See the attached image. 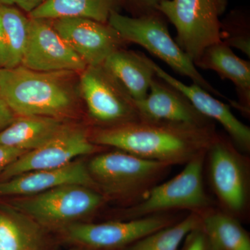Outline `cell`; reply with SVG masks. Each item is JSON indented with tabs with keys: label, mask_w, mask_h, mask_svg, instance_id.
Returning a JSON list of instances; mask_svg holds the SVG:
<instances>
[{
	"label": "cell",
	"mask_w": 250,
	"mask_h": 250,
	"mask_svg": "<svg viewBox=\"0 0 250 250\" xmlns=\"http://www.w3.org/2000/svg\"><path fill=\"white\" fill-rule=\"evenodd\" d=\"M219 134L214 124L194 126L139 121L98 127L90 134L94 144L111 147L149 160L173 166L205 154Z\"/></svg>",
	"instance_id": "cell-1"
},
{
	"label": "cell",
	"mask_w": 250,
	"mask_h": 250,
	"mask_svg": "<svg viewBox=\"0 0 250 250\" xmlns=\"http://www.w3.org/2000/svg\"><path fill=\"white\" fill-rule=\"evenodd\" d=\"M0 97L16 116L67 121L82 102L80 73L36 71L22 65L0 68Z\"/></svg>",
	"instance_id": "cell-2"
},
{
	"label": "cell",
	"mask_w": 250,
	"mask_h": 250,
	"mask_svg": "<svg viewBox=\"0 0 250 250\" xmlns=\"http://www.w3.org/2000/svg\"><path fill=\"white\" fill-rule=\"evenodd\" d=\"M167 21L159 11L133 17L125 16L120 11L112 13L108 23L126 43L143 47L155 56L179 75L188 77L192 83L200 85L206 91L227 99L231 105L233 100L215 89L197 70L194 62L172 39Z\"/></svg>",
	"instance_id": "cell-3"
},
{
	"label": "cell",
	"mask_w": 250,
	"mask_h": 250,
	"mask_svg": "<svg viewBox=\"0 0 250 250\" xmlns=\"http://www.w3.org/2000/svg\"><path fill=\"white\" fill-rule=\"evenodd\" d=\"M172 167L118 150L102 153L87 167L99 191L106 197L139 201Z\"/></svg>",
	"instance_id": "cell-4"
},
{
	"label": "cell",
	"mask_w": 250,
	"mask_h": 250,
	"mask_svg": "<svg viewBox=\"0 0 250 250\" xmlns=\"http://www.w3.org/2000/svg\"><path fill=\"white\" fill-rule=\"evenodd\" d=\"M98 190L82 185H65L47 191L18 197L11 204L45 229H59L91 215L104 202Z\"/></svg>",
	"instance_id": "cell-5"
},
{
	"label": "cell",
	"mask_w": 250,
	"mask_h": 250,
	"mask_svg": "<svg viewBox=\"0 0 250 250\" xmlns=\"http://www.w3.org/2000/svg\"><path fill=\"white\" fill-rule=\"evenodd\" d=\"M228 0H165L160 11L175 28L177 45L192 62L208 46L221 41V16Z\"/></svg>",
	"instance_id": "cell-6"
},
{
	"label": "cell",
	"mask_w": 250,
	"mask_h": 250,
	"mask_svg": "<svg viewBox=\"0 0 250 250\" xmlns=\"http://www.w3.org/2000/svg\"><path fill=\"white\" fill-rule=\"evenodd\" d=\"M206 154L195 156L173 178L156 184L148 190L128 210L127 220L174 210H188L190 213H202L211 208V200L204 186Z\"/></svg>",
	"instance_id": "cell-7"
},
{
	"label": "cell",
	"mask_w": 250,
	"mask_h": 250,
	"mask_svg": "<svg viewBox=\"0 0 250 250\" xmlns=\"http://www.w3.org/2000/svg\"><path fill=\"white\" fill-rule=\"evenodd\" d=\"M80 88L88 115L101 127L141 120L134 99L103 65L81 72Z\"/></svg>",
	"instance_id": "cell-8"
},
{
	"label": "cell",
	"mask_w": 250,
	"mask_h": 250,
	"mask_svg": "<svg viewBox=\"0 0 250 250\" xmlns=\"http://www.w3.org/2000/svg\"><path fill=\"white\" fill-rule=\"evenodd\" d=\"M169 213H160L101 223H76L60 230L64 241L91 250H121L143 237L176 223Z\"/></svg>",
	"instance_id": "cell-9"
},
{
	"label": "cell",
	"mask_w": 250,
	"mask_h": 250,
	"mask_svg": "<svg viewBox=\"0 0 250 250\" xmlns=\"http://www.w3.org/2000/svg\"><path fill=\"white\" fill-rule=\"evenodd\" d=\"M207 155L213 191L223 210L238 218L246 211L249 202L248 163L232 143L220 135Z\"/></svg>",
	"instance_id": "cell-10"
},
{
	"label": "cell",
	"mask_w": 250,
	"mask_h": 250,
	"mask_svg": "<svg viewBox=\"0 0 250 250\" xmlns=\"http://www.w3.org/2000/svg\"><path fill=\"white\" fill-rule=\"evenodd\" d=\"M100 147L92 142L85 127L67 123L48 142L10 164L0 174V182L33 171L59 168L80 156L96 152Z\"/></svg>",
	"instance_id": "cell-11"
},
{
	"label": "cell",
	"mask_w": 250,
	"mask_h": 250,
	"mask_svg": "<svg viewBox=\"0 0 250 250\" xmlns=\"http://www.w3.org/2000/svg\"><path fill=\"white\" fill-rule=\"evenodd\" d=\"M56 31L86 64L103 65L125 42L108 23L82 18H65L50 21Z\"/></svg>",
	"instance_id": "cell-12"
},
{
	"label": "cell",
	"mask_w": 250,
	"mask_h": 250,
	"mask_svg": "<svg viewBox=\"0 0 250 250\" xmlns=\"http://www.w3.org/2000/svg\"><path fill=\"white\" fill-rule=\"evenodd\" d=\"M21 65L36 71L79 73L87 67L59 35L50 21L31 18L29 36Z\"/></svg>",
	"instance_id": "cell-13"
},
{
	"label": "cell",
	"mask_w": 250,
	"mask_h": 250,
	"mask_svg": "<svg viewBox=\"0 0 250 250\" xmlns=\"http://www.w3.org/2000/svg\"><path fill=\"white\" fill-rule=\"evenodd\" d=\"M140 119L172 124L205 126L213 121L202 116L182 92L160 77H154L147 97L136 101Z\"/></svg>",
	"instance_id": "cell-14"
},
{
	"label": "cell",
	"mask_w": 250,
	"mask_h": 250,
	"mask_svg": "<svg viewBox=\"0 0 250 250\" xmlns=\"http://www.w3.org/2000/svg\"><path fill=\"white\" fill-rule=\"evenodd\" d=\"M152 65L156 76L182 92L202 116L220 123L238 149L250 152V127L235 116L230 106L213 98L200 85L193 83L185 84L163 70L156 62H152Z\"/></svg>",
	"instance_id": "cell-15"
},
{
	"label": "cell",
	"mask_w": 250,
	"mask_h": 250,
	"mask_svg": "<svg viewBox=\"0 0 250 250\" xmlns=\"http://www.w3.org/2000/svg\"><path fill=\"white\" fill-rule=\"evenodd\" d=\"M85 186L98 190L87 164L73 161L62 167L33 171L0 182V197H24L65 185Z\"/></svg>",
	"instance_id": "cell-16"
},
{
	"label": "cell",
	"mask_w": 250,
	"mask_h": 250,
	"mask_svg": "<svg viewBox=\"0 0 250 250\" xmlns=\"http://www.w3.org/2000/svg\"><path fill=\"white\" fill-rule=\"evenodd\" d=\"M194 64L205 70H213L220 78L232 82L239 100L237 109L250 116V62L237 57L231 47L220 41L207 47Z\"/></svg>",
	"instance_id": "cell-17"
},
{
	"label": "cell",
	"mask_w": 250,
	"mask_h": 250,
	"mask_svg": "<svg viewBox=\"0 0 250 250\" xmlns=\"http://www.w3.org/2000/svg\"><path fill=\"white\" fill-rule=\"evenodd\" d=\"M152 62L144 54L121 48L112 53L103 65L139 101L147 97L156 77Z\"/></svg>",
	"instance_id": "cell-18"
},
{
	"label": "cell",
	"mask_w": 250,
	"mask_h": 250,
	"mask_svg": "<svg viewBox=\"0 0 250 250\" xmlns=\"http://www.w3.org/2000/svg\"><path fill=\"white\" fill-rule=\"evenodd\" d=\"M68 123L47 116H17L0 131V145L30 151L41 147Z\"/></svg>",
	"instance_id": "cell-19"
},
{
	"label": "cell",
	"mask_w": 250,
	"mask_h": 250,
	"mask_svg": "<svg viewBox=\"0 0 250 250\" xmlns=\"http://www.w3.org/2000/svg\"><path fill=\"white\" fill-rule=\"evenodd\" d=\"M45 231L11 206L0 207V250H40Z\"/></svg>",
	"instance_id": "cell-20"
},
{
	"label": "cell",
	"mask_w": 250,
	"mask_h": 250,
	"mask_svg": "<svg viewBox=\"0 0 250 250\" xmlns=\"http://www.w3.org/2000/svg\"><path fill=\"white\" fill-rule=\"evenodd\" d=\"M29 31V17L15 6L0 4V68L21 65Z\"/></svg>",
	"instance_id": "cell-21"
},
{
	"label": "cell",
	"mask_w": 250,
	"mask_h": 250,
	"mask_svg": "<svg viewBox=\"0 0 250 250\" xmlns=\"http://www.w3.org/2000/svg\"><path fill=\"white\" fill-rule=\"evenodd\" d=\"M200 214L208 250H250L249 235L236 217L212 207Z\"/></svg>",
	"instance_id": "cell-22"
},
{
	"label": "cell",
	"mask_w": 250,
	"mask_h": 250,
	"mask_svg": "<svg viewBox=\"0 0 250 250\" xmlns=\"http://www.w3.org/2000/svg\"><path fill=\"white\" fill-rule=\"evenodd\" d=\"M122 0H45L29 14L36 19L82 18L107 23L114 11H120Z\"/></svg>",
	"instance_id": "cell-23"
},
{
	"label": "cell",
	"mask_w": 250,
	"mask_h": 250,
	"mask_svg": "<svg viewBox=\"0 0 250 250\" xmlns=\"http://www.w3.org/2000/svg\"><path fill=\"white\" fill-rule=\"evenodd\" d=\"M201 224L200 213H190L182 220L143 237L128 247V250H178L188 235L201 228Z\"/></svg>",
	"instance_id": "cell-24"
},
{
	"label": "cell",
	"mask_w": 250,
	"mask_h": 250,
	"mask_svg": "<svg viewBox=\"0 0 250 250\" xmlns=\"http://www.w3.org/2000/svg\"><path fill=\"white\" fill-rule=\"evenodd\" d=\"M221 41L250 57V16L247 9L230 11L221 20Z\"/></svg>",
	"instance_id": "cell-25"
},
{
	"label": "cell",
	"mask_w": 250,
	"mask_h": 250,
	"mask_svg": "<svg viewBox=\"0 0 250 250\" xmlns=\"http://www.w3.org/2000/svg\"><path fill=\"white\" fill-rule=\"evenodd\" d=\"M165 0H122V6L129 10L131 16L138 17L158 11L159 5Z\"/></svg>",
	"instance_id": "cell-26"
},
{
	"label": "cell",
	"mask_w": 250,
	"mask_h": 250,
	"mask_svg": "<svg viewBox=\"0 0 250 250\" xmlns=\"http://www.w3.org/2000/svg\"><path fill=\"white\" fill-rule=\"evenodd\" d=\"M28 151L19 148L9 147L0 145V174L3 171L18 159L20 156L25 154Z\"/></svg>",
	"instance_id": "cell-27"
},
{
	"label": "cell",
	"mask_w": 250,
	"mask_h": 250,
	"mask_svg": "<svg viewBox=\"0 0 250 250\" xmlns=\"http://www.w3.org/2000/svg\"><path fill=\"white\" fill-rule=\"evenodd\" d=\"M186 239L184 250H208V243L201 228L193 230Z\"/></svg>",
	"instance_id": "cell-28"
},
{
	"label": "cell",
	"mask_w": 250,
	"mask_h": 250,
	"mask_svg": "<svg viewBox=\"0 0 250 250\" xmlns=\"http://www.w3.org/2000/svg\"><path fill=\"white\" fill-rule=\"evenodd\" d=\"M45 0H0V4L17 6L28 15L37 9Z\"/></svg>",
	"instance_id": "cell-29"
},
{
	"label": "cell",
	"mask_w": 250,
	"mask_h": 250,
	"mask_svg": "<svg viewBox=\"0 0 250 250\" xmlns=\"http://www.w3.org/2000/svg\"><path fill=\"white\" fill-rule=\"evenodd\" d=\"M16 114L0 97V131L9 126L16 119Z\"/></svg>",
	"instance_id": "cell-30"
},
{
	"label": "cell",
	"mask_w": 250,
	"mask_h": 250,
	"mask_svg": "<svg viewBox=\"0 0 250 250\" xmlns=\"http://www.w3.org/2000/svg\"><path fill=\"white\" fill-rule=\"evenodd\" d=\"M77 248H77V249L75 250H91L89 249H87V248H80V247H77Z\"/></svg>",
	"instance_id": "cell-31"
}]
</instances>
